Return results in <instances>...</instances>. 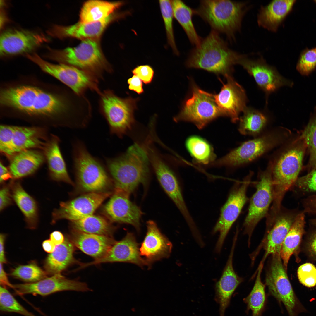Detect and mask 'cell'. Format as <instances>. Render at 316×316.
I'll return each mask as SVG.
<instances>
[{"mask_svg": "<svg viewBox=\"0 0 316 316\" xmlns=\"http://www.w3.org/2000/svg\"><path fill=\"white\" fill-rule=\"evenodd\" d=\"M151 142L147 138L145 143H135L123 154L106 159L113 179L115 192L130 195L140 184L147 183L150 163L148 149Z\"/></svg>", "mask_w": 316, "mask_h": 316, "instance_id": "cell-1", "label": "cell"}, {"mask_svg": "<svg viewBox=\"0 0 316 316\" xmlns=\"http://www.w3.org/2000/svg\"><path fill=\"white\" fill-rule=\"evenodd\" d=\"M239 53L231 49L219 33L212 30L192 49L186 61L188 68L201 69L226 77L230 75L236 64Z\"/></svg>", "mask_w": 316, "mask_h": 316, "instance_id": "cell-2", "label": "cell"}, {"mask_svg": "<svg viewBox=\"0 0 316 316\" xmlns=\"http://www.w3.org/2000/svg\"><path fill=\"white\" fill-rule=\"evenodd\" d=\"M307 148L300 135L284 148L272 165L273 199L272 207L280 208L286 193L294 185L302 167Z\"/></svg>", "mask_w": 316, "mask_h": 316, "instance_id": "cell-3", "label": "cell"}, {"mask_svg": "<svg viewBox=\"0 0 316 316\" xmlns=\"http://www.w3.org/2000/svg\"><path fill=\"white\" fill-rule=\"evenodd\" d=\"M250 7L246 1L201 0L194 9L195 14L200 16L212 30L225 34L232 42L236 40V33L241 30L243 18Z\"/></svg>", "mask_w": 316, "mask_h": 316, "instance_id": "cell-4", "label": "cell"}, {"mask_svg": "<svg viewBox=\"0 0 316 316\" xmlns=\"http://www.w3.org/2000/svg\"><path fill=\"white\" fill-rule=\"evenodd\" d=\"M49 56L55 60L81 69L98 79L112 69L104 57L97 40H82L77 46L61 50L51 49Z\"/></svg>", "mask_w": 316, "mask_h": 316, "instance_id": "cell-5", "label": "cell"}, {"mask_svg": "<svg viewBox=\"0 0 316 316\" xmlns=\"http://www.w3.org/2000/svg\"><path fill=\"white\" fill-rule=\"evenodd\" d=\"M99 95L101 112L108 123L111 133L121 138L135 123L134 114L139 98H122L110 90L101 92Z\"/></svg>", "mask_w": 316, "mask_h": 316, "instance_id": "cell-6", "label": "cell"}, {"mask_svg": "<svg viewBox=\"0 0 316 316\" xmlns=\"http://www.w3.org/2000/svg\"><path fill=\"white\" fill-rule=\"evenodd\" d=\"M28 59L78 95H84L85 92L88 90L95 91L98 94L101 92L98 86V79L85 71L64 64L50 63L35 53L29 55Z\"/></svg>", "mask_w": 316, "mask_h": 316, "instance_id": "cell-7", "label": "cell"}, {"mask_svg": "<svg viewBox=\"0 0 316 316\" xmlns=\"http://www.w3.org/2000/svg\"><path fill=\"white\" fill-rule=\"evenodd\" d=\"M266 275L269 293L285 305L289 316H298L306 311L295 295L288 277L280 254L272 255Z\"/></svg>", "mask_w": 316, "mask_h": 316, "instance_id": "cell-8", "label": "cell"}, {"mask_svg": "<svg viewBox=\"0 0 316 316\" xmlns=\"http://www.w3.org/2000/svg\"><path fill=\"white\" fill-rule=\"evenodd\" d=\"M74 166L78 184L84 191L99 192L109 184V179L102 165L80 142L73 149Z\"/></svg>", "mask_w": 316, "mask_h": 316, "instance_id": "cell-9", "label": "cell"}, {"mask_svg": "<svg viewBox=\"0 0 316 316\" xmlns=\"http://www.w3.org/2000/svg\"><path fill=\"white\" fill-rule=\"evenodd\" d=\"M192 87L191 96L186 100L174 120L176 122H191L201 129L223 115L216 103L214 95L201 89L194 84Z\"/></svg>", "mask_w": 316, "mask_h": 316, "instance_id": "cell-10", "label": "cell"}, {"mask_svg": "<svg viewBox=\"0 0 316 316\" xmlns=\"http://www.w3.org/2000/svg\"><path fill=\"white\" fill-rule=\"evenodd\" d=\"M253 175L250 172L242 181L233 186L221 209L219 217L212 231L213 233L218 232L219 234L215 248L217 253L220 252L229 230L248 201L247 191Z\"/></svg>", "mask_w": 316, "mask_h": 316, "instance_id": "cell-11", "label": "cell"}, {"mask_svg": "<svg viewBox=\"0 0 316 316\" xmlns=\"http://www.w3.org/2000/svg\"><path fill=\"white\" fill-rule=\"evenodd\" d=\"M256 188V191L250 199L248 212L243 224L244 233L248 237L249 246L255 227L262 219L266 217L273 201L271 162L266 170L259 174Z\"/></svg>", "mask_w": 316, "mask_h": 316, "instance_id": "cell-12", "label": "cell"}, {"mask_svg": "<svg viewBox=\"0 0 316 316\" xmlns=\"http://www.w3.org/2000/svg\"><path fill=\"white\" fill-rule=\"evenodd\" d=\"M286 134L283 131H273L246 141L214 164L236 166L250 162L282 143Z\"/></svg>", "mask_w": 316, "mask_h": 316, "instance_id": "cell-13", "label": "cell"}, {"mask_svg": "<svg viewBox=\"0 0 316 316\" xmlns=\"http://www.w3.org/2000/svg\"><path fill=\"white\" fill-rule=\"evenodd\" d=\"M59 105L57 95L31 85L20 86L15 98L16 110L30 115L53 116Z\"/></svg>", "mask_w": 316, "mask_h": 316, "instance_id": "cell-14", "label": "cell"}, {"mask_svg": "<svg viewBox=\"0 0 316 316\" xmlns=\"http://www.w3.org/2000/svg\"><path fill=\"white\" fill-rule=\"evenodd\" d=\"M148 148L150 163L160 185L179 209L190 230H195L197 226L187 207L176 176L156 151L150 146Z\"/></svg>", "mask_w": 316, "mask_h": 316, "instance_id": "cell-15", "label": "cell"}, {"mask_svg": "<svg viewBox=\"0 0 316 316\" xmlns=\"http://www.w3.org/2000/svg\"><path fill=\"white\" fill-rule=\"evenodd\" d=\"M111 194L110 192H91L73 200L61 202L52 214V223L65 219L71 221L92 215L102 202Z\"/></svg>", "mask_w": 316, "mask_h": 316, "instance_id": "cell-16", "label": "cell"}, {"mask_svg": "<svg viewBox=\"0 0 316 316\" xmlns=\"http://www.w3.org/2000/svg\"><path fill=\"white\" fill-rule=\"evenodd\" d=\"M236 64L241 66L252 76L257 84L266 93L273 92L284 86H292V82L282 77L274 68L268 65L262 57L257 59L239 54Z\"/></svg>", "mask_w": 316, "mask_h": 316, "instance_id": "cell-17", "label": "cell"}, {"mask_svg": "<svg viewBox=\"0 0 316 316\" xmlns=\"http://www.w3.org/2000/svg\"><path fill=\"white\" fill-rule=\"evenodd\" d=\"M49 40L42 33L24 30H7L0 36V55L27 54Z\"/></svg>", "mask_w": 316, "mask_h": 316, "instance_id": "cell-18", "label": "cell"}, {"mask_svg": "<svg viewBox=\"0 0 316 316\" xmlns=\"http://www.w3.org/2000/svg\"><path fill=\"white\" fill-rule=\"evenodd\" d=\"M18 294H32L45 296L65 291H86L90 289L86 284L66 279L60 273L46 277L38 281L13 285Z\"/></svg>", "mask_w": 316, "mask_h": 316, "instance_id": "cell-19", "label": "cell"}, {"mask_svg": "<svg viewBox=\"0 0 316 316\" xmlns=\"http://www.w3.org/2000/svg\"><path fill=\"white\" fill-rule=\"evenodd\" d=\"M296 216L282 207L272 219L266 222V230L263 242L265 251L262 261L264 262L270 255L280 254L283 243Z\"/></svg>", "mask_w": 316, "mask_h": 316, "instance_id": "cell-20", "label": "cell"}, {"mask_svg": "<svg viewBox=\"0 0 316 316\" xmlns=\"http://www.w3.org/2000/svg\"><path fill=\"white\" fill-rule=\"evenodd\" d=\"M226 78L227 82L220 92L214 95L215 99L223 116L229 117L235 123L239 119L240 113L246 108V95L243 87L231 75Z\"/></svg>", "mask_w": 316, "mask_h": 316, "instance_id": "cell-21", "label": "cell"}, {"mask_svg": "<svg viewBox=\"0 0 316 316\" xmlns=\"http://www.w3.org/2000/svg\"><path fill=\"white\" fill-rule=\"evenodd\" d=\"M129 197L125 193L114 192L104 206V212L111 221L132 225L139 231L142 212Z\"/></svg>", "mask_w": 316, "mask_h": 316, "instance_id": "cell-22", "label": "cell"}, {"mask_svg": "<svg viewBox=\"0 0 316 316\" xmlns=\"http://www.w3.org/2000/svg\"><path fill=\"white\" fill-rule=\"evenodd\" d=\"M126 15V13H113L105 19L97 22L84 23L80 21L70 26L54 25L47 32L52 37L61 39L73 37L82 40H97L110 23Z\"/></svg>", "mask_w": 316, "mask_h": 316, "instance_id": "cell-23", "label": "cell"}, {"mask_svg": "<svg viewBox=\"0 0 316 316\" xmlns=\"http://www.w3.org/2000/svg\"><path fill=\"white\" fill-rule=\"evenodd\" d=\"M139 244L134 234L127 233L121 240L116 242L102 257L83 265L81 268L93 265L109 262H128L142 267L150 266L140 254Z\"/></svg>", "mask_w": 316, "mask_h": 316, "instance_id": "cell-24", "label": "cell"}, {"mask_svg": "<svg viewBox=\"0 0 316 316\" xmlns=\"http://www.w3.org/2000/svg\"><path fill=\"white\" fill-rule=\"evenodd\" d=\"M147 232L140 248L141 256L150 266L155 261L168 257L171 253L172 245L163 234L155 222L149 220L147 222Z\"/></svg>", "mask_w": 316, "mask_h": 316, "instance_id": "cell-25", "label": "cell"}, {"mask_svg": "<svg viewBox=\"0 0 316 316\" xmlns=\"http://www.w3.org/2000/svg\"><path fill=\"white\" fill-rule=\"evenodd\" d=\"M237 239V237H234L226 264L221 276L215 284V300L219 305L220 316H224L233 293L243 281L236 273L233 267V256Z\"/></svg>", "mask_w": 316, "mask_h": 316, "instance_id": "cell-26", "label": "cell"}, {"mask_svg": "<svg viewBox=\"0 0 316 316\" xmlns=\"http://www.w3.org/2000/svg\"><path fill=\"white\" fill-rule=\"evenodd\" d=\"M296 1L273 0L266 5L262 6L257 16L258 25L269 31L276 32L292 10Z\"/></svg>", "mask_w": 316, "mask_h": 316, "instance_id": "cell-27", "label": "cell"}, {"mask_svg": "<svg viewBox=\"0 0 316 316\" xmlns=\"http://www.w3.org/2000/svg\"><path fill=\"white\" fill-rule=\"evenodd\" d=\"M75 232L72 237L73 245L95 260L104 256L116 242L110 236Z\"/></svg>", "mask_w": 316, "mask_h": 316, "instance_id": "cell-28", "label": "cell"}, {"mask_svg": "<svg viewBox=\"0 0 316 316\" xmlns=\"http://www.w3.org/2000/svg\"><path fill=\"white\" fill-rule=\"evenodd\" d=\"M12 157L9 171L12 178L16 179L33 173L42 164L44 159L41 153L30 149L17 153Z\"/></svg>", "mask_w": 316, "mask_h": 316, "instance_id": "cell-29", "label": "cell"}, {"mask_svg": "<svg viewBox=\"0 0 316 316\" xmlns=\"http://www.w3.org/2000/svg\"><path fill=\"white\" fill-rule=\"evenodd\" d=\"M59 140L56 136L53 137L45 143L44 149L48 165L50 176L56 181H63L73 185L68 174L64 160L61 152Z\"/></svg>", "mask_w": 316, "mask_h": 316, "instance_id": "cell-30", "label": "cell"}, {"mask_svg": "<svg viewBox=\"0 0 316 316\" xmlns=\"http://www.w3.org/2000/svg\"><path fill=\"white\" fill-rule=\"evenodd\" d=\"M9 186L13 199L23 213L27 227L35 229L38 221L36 202L25 191L19 181H12Z\"/></svg>", "mask_w": 316, "mask_h": 316, "instance_id": "cell-31", "label": "cell"}, {"mask_svg": "<svg viewBox=\"0 0 316 316\" xmlns=\"http://www.w3.org/2000/svg\"><path fill=\"white\" fill-rule=\"evenodd\" d=\"M124 4L122 1H108L91 0L85 2L82 6L80 14V21L91 23L106 18Z\"/></svg>", "mask_w": 316, "mask_h": 316, "instance_id": "cell-32", "label": "cell"}, {"mask_svg": "<svg viewBox=\"0 0 316 316\" xmlns=\"http://www.w3.org/2000/svg\"><path fill=\"white\" fill-rule=\"evenodd\" d=\"M74 245L72 241L65 238L61 244L56 246L45 260L44 268L47 273L53 275L60 274L75 261L73 257Z\"/></svg>", "mask_w": 316, "mask_h": 316, "instance_id": "cell-33", "label": "cell"}, {"mask_svg": "<svg viewBox=\"0 0 316 316\" xmlns=\"http://www.w3.org/2000/svg\"><path fill=\"white\" fill-rule=\"evenodd\" d=\"M43 129L37 127L14 126L13 150L14 154L21 151L44 145Z\"/></svg>", "mask_w": 316, "mask_h": 316, "instance_id": "cell-34", "label": "cell"}, {"mask_svg": "<svg viewBox=\"0 0 316 316\" xmlns=\"http://www.w3.org/2000/svg\"><path fill=\"white\" fill-rule=\"evenodd\" d=\"M305 222L303 212L297 215L283 243L280 256L286 271L290 257L301 242L304 232Z\"/></svg>", "mask_w": 316, "mask_h": 316, "instance_id": "cell-35", "label": "cell"}, {"mask_svg": "<svg viewBox=\"0 0 316 316\" xmlns=\"http://www.w3.org/2000/svg\"><path fill=\"white\" fill-rule=\"evenodd\" d=\"M171 3L174 17L182 27L191 44L198 46L202 38L197 34L193 23L194 9L181 0H172Z\"/></svg>", "mask_w": 316, "mask_h": 316, "instance_id": "cell-36", "label": "cell"}, {"mask_svg": "<svg viewBox=\"0 0 316 316\" xmlns=\"http://www.w3.org/2000/svg\"><path fill=\"white\" fill-rule=\"evenodd\" d=\"M72 222L75 230L81 232L111 237L113 231L106 219L93 214Z\"/></svg>", "mask_w": 316, "mask_h": 316, "instance_id": "cell-37", "label": "cell"}, {"mask_svg": "<svg viewBox=\"0 0 316 316\" xmlns=\"http://www.w3.org/2000/svg\"><path fill=\"white\" fill-rule=\"evenodd\" d=\"M186 147L194 161L197 163L207 164L213 161L215 158L212 148L203 138L197 136H192L186 140Z\"/></svg>", "mask_w": 316, "mask_h": 316, "instance_id": "cell-38", "label": "cell"}, {"mask_svg": "<svg viewBox=\"0 0 316 316\" xmlns=\"http://www.w3.org/2000/svg\"><path fill=\"white\" fill-rule=\"evenodd\" d=\"M264 262L261 261L258 268L257 275L253 287L250 293L243 300L248 309L251 310L252 316H261L265 301V286L262 283L261 275Z\"/></svg>", "mask_w": 316, "mask_h": 316, "instance_id": "cell-39", "label": "cell"}, {"mask_svg": "<svg viewBox=\"0 0 316 316\" xmlns=\"http://www.w3.org/2000/svg\"><path fill=\"white\" fill-rule=\"evenodd\" d=\"M240 118L238 130L243 135H255L259 133L266 125L267 119L260 112L246 108Z\"/></svg>", "mask_w": 316, "mask_h": 316, "instance_id": "cell-40", "label": "cell"}, {"mask_svg": "<svg viewBox=\"0 0 316 316\" xmlns=\"http://www.w3.org/2000/svg\"><path fill=\"white\" fill-rule=\"evenodd\" d=\"M300 135L303 139L310 154L308 166L310 171L316 169V107Z\"/></svg>", "mask_w": 316, "mask_h": 316, "instance_id": "cell-41", "label": "cell"}, {"mask_svg": "<svg viewBox=\"0 0 316 316\" xmlns=\"http://www.w3.org/2000/svg\"><path fill=\"white\" fill-rule=\"evenodd\" d=\"M159 4L161 14L164 22L169 44L175 55L178 56L179 52L175 40L173 27L174 17L171 1L160 0Z\"/></svg>", "mask_w": 316, "mask_h": 316, "instance_id": "cell-42", "label": "cell"}, {"mask_svg": "<svg viewBox=\"0 0 316 316\" xmlns=\"http://www.w3.org/2000/svg\"><path fill=\"white\" fill-rule=\"evenodd\" d=\"M47 273L35 263H31L18 266L10 274L25 282L34 283L46 278Z\"/></svg>", "mask_w": 316, "mask_h": 316, "instance_id": "cell-43", "label": "cell"}, {"mask_svg": "<svg viewBox=\"0 0 316 316\" xmlns=\"http://www.w3.org/2000/svg\"><path fill=\"white\" fill-rule=\"evenodd\" d=\"M0 310L3 312L16 313L24 316H35L20 304L6 288L1 286Z\"/></svg>", "mask_w": 316, "mask_h": 316, "instance_id": "cell-44", "label": "cell"}, {"mask_svg": "<svg viewBox=\"0 0 316 316\" xmlns=\"http://www.w3.org/2000/svg\"><path fill=\"white\" fill-rule=\"evenodd\" d=\"M316 68V47L306 49L300 55L296 68L302 75H309Z\"/></svg>", "mask_w": 316, "mask_h": 316, "instance_id": "cell-45", "label": "cell"}, {"mask_svg": "<svg viewBox=\"0 0 316 316\" xmlns=\"http://www.w3.org/2000/svg\"><path fill=\"white\" fill-rule=\"evenodd\" d=\"M14 126L1 125L0 128V150L7 156H13V140Z\"/></svg>", "mask_w": 316, "mask_h": 316, "instance_id": "cell-46", "label": "cell"}, {"mask_svg": "<svg viewBox=\"0 0 316 316\" xmlns=\"http://www.w3.org/2000/svg\"><path fill=\"white\" fill-rule=\"evenodd\" d=\"M299 281L304 286L309 288L316 285V267L313 264L306 263L301 265L297 270Z\"/></svg>", "mask_w": 316, "mask_h": 316, "instance_id": "cell-47", "label": "cell"}, {"mask_svg": "<svg viewBox=\"0 0 316 316\" xmlns=\"http://www.w3.org/2000/svg\"><path fill=\"white\" fill-rule=\"evenodd\" d=\"M294 185L304 192L316 191V169L312 170L306 175L298 178Z\"/></svg>", "mask_w": 316, "mask_h": 316, "instance_id": "cell-48", "label": "cell"}, {"mask_svg": "<svg viewBox=\"0 0 316 316\" xmlns=\"http://www.w3.org/2000/svg\"><path fill=\"white\" fill-rule=\"evenodd\" d=\"M132 73L139 78L145 84H148L152 81L154 71L153 68L148 65L138 66L131 71Z\"/></svg>", "mask_w": 316, "mask_h": 316, "instance_id": "cell-49", "label": "cell"}, {"mask_svg": "<svg viewBox=\"0 0 316 316\" xmlns=\"http://www.w3.org/2000/svg\"><path fill=\"white\" fill-rule=\"evenodd\" d=\"M13 200L9 185L2 186L0 191V211L11 205Z\"/></svg>", "mask_w": 316, "mask_h": 316, "instance_id": "cell-50", "label": "cell"}, {"mask_svg": "<svg viewBox=\"0 0 316 316\" xmlns=\"http://www.w3.org/2000/svg\"><path fill=\"white\" fill-rule=\"evenodd\" d=\"M129 85V89L134 91L138 94L144 92L142 81L138 76L135 75L129 78L127 81Z\"/></svg>", "mask_w": 316, "mask_h": 316, "instance_id": "cell-51", "label": "cell"}, {"mask_svg": "<svg viewBox=\"0 0 316 316\" xmlns=\"http://www.w3.org/2000/svg\"><path fill=\"white\" fill-rule=\"evenodd\" d=\"M303 212L316 214V195L309 197L303 202Z\"/></svg>", "mask_w": 316, "mask_h": 316, "instance_id": "cell-52", "label": "cell"}, {"mask_svg": "<svg viewBox=\"0 0 316 316\" xmlns=\"http://www.w3.org/2000/svg\"><path fill=\"white\" fill-rule=\"evenodd\" d=\"M0 283L1 286L6 288L7 286L14 289V286L9 282L7 274L4 271L2 263L0 262Z\"/></svg>", "mask_w": 316, "mask_h": 316, "instance_id": "cell-53", "label": "cell"}, {"mask_svg": "<svg viewBox=\"0 0 316 316\" xmlns=\"http://www.w3.org/2000/svg\"><path fill=\"white\" fill-rule=\"evenodd\" d=\"M51 239L57 246L62 244L64 240V238L63 234L58 231H55L52 232L50 235Z\"/></svg>", "mask_w": 316, "mask_h": 316, "instance_id": "cell-54", "label": "cell"}, {"mask_svg": "<svg viewBox=\"0 0 316 316\" xmlns=\"http://www.w3.org/2000/svg\"><path fill=\"white\" fill-rule=\"evenodd\" d=\"M0 181L1 183H2L4 181L7 180L10 178H12L9 171L1 163H0Z\"/></svg>", "mask_w": 316, "mask_h": 316, "instance_id": "cell-55", "label": "cell"}, {"mask_svg": "<svg viewBox=\"0 0 316 316\" xmlns=\"http://www.w3.org/2000/svg\"><path fill=\"white\" fill-rule=\"evenodd\" d=\"M56 245L51 240L44 241L42 243V246L44 250L49 253H52L55 250Z\"/></svg>", "mask_w": 316, "mask_h": 316, "instance_id": "cell-56", "label": "cell"}, {"mask_svg": "<svg viewBox=\"0 0 316 316\" xmlns=\"http://www.w3.org/2000/svg\"><path fill=\"white\" fill-rule=\"evenodd\" d=\"M5 235L3 234H1L0 235V262L6 263V260L5 257L4 244L5 239Z\"/></svg>", "mask_w": 316, "mask_h": 316, "instance_id": "cell-57", "label": "cell"}, {"mask_svg": "<svg viewBox=\"0 0 316 316\" xmlns=\"http://www.w3.org/2000/svg\"><path fill=\"white\" fill-rule=\"evenodd\" d=\"M309 246L311 253L316 257V232L312 236L309 243Z\"/></svg>", "mask_w": 316, "mask_h": 316, "instance_id": "cell-58", "label": "cell"}, {"mask_svg": "<svg viewBox=\"0 0 316 316\" xmlns=\"http://www.w3.org/2000/svg\"><path fill=\"white\" fill-rule=\"evenodd\" d=\"M312 223L316 227V219L311 220Z\"/></svg>", "mask_w": 316, "mask_h": 316, "instance_id": "cell-59", "label": "cell"}, {"mask_svg": "<svg viewBox=\"0 0 316 316\" xmlns=\"http://www.w3.org/2000/svg\"><path fill=\"white\" fill-rule=\"evenodd\" d=\"M314 1L316 4V0H314Z\"/></svg>", "mask_w": 316, "mask_h": 316, "instance_id": "cell-60", "label": "cell"}]
</instances>
